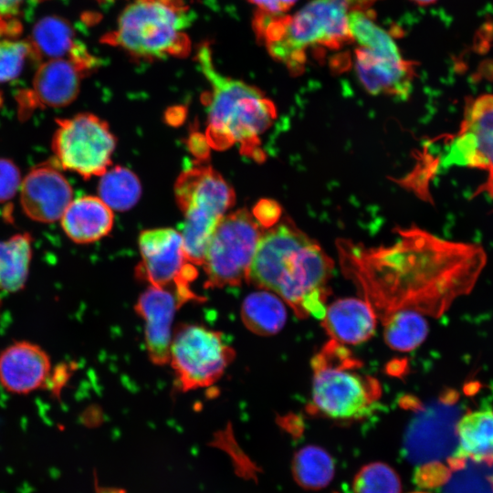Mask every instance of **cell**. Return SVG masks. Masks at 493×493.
Wrapping results in <instances>:
<instances>
[{
  "instance_id": "6da1fadb",
  "label": "cell",
  "mask_w": 493,
  "mask_h": 493,
  "mask_svg": "<svg viewBox=\"0 0 493 493\" xmlns=\"http://www.w3.org/2000/svg\"><path fill=\"white\" fill-rule=\"evenodd\" d=\"M342 273L383 322L401 310L439 318L476 286L487 254L477 244L440 238L420 227L386 246L337 241Z\"/></svg>"
},
{
  "instance_id": "7a4b0ae2",
  "label": "cell",
  "mask_w": 493,
  "mask_h": 493,
  "mask_svg": "<svg viewBox=\"0 0 493 493\" xmlns=\"http://www.w3.org/2000/svg\"><path fill=\"white\" fill-rule=\"evenodd\" d=\"M333 261L320 246L289 223H282L259 239L248 279L271 291L299 318L321 320Z\"/></svg>"
},
{
  "instance_id": "3957f363",
  "label": "cell",
  "mask_w": 493,
  "mask_h": 493,
  "mask_svg": "<svg viewBox=\"0 0 493 493\" xmlns=\"http://www.w3.org/2000/svg\"><path fill=\"white\" fill-rule=\"evenodd\" d=\"M196 60L210 85L204 96L208 144L217 150L238 144L241 153L263 161L260 136L277 117L274 103L257 88L220 73L208 43L199 46Z\"/></svg>"
},
{
  "instance_id": "277c9868",
  "label": "cell",
  "mask_w": 493,
  "mask_h": 493,
  "mask_svg": "<svg viewBox=\"0 0 493 493\" xmlns=\"http://www.w3.org/2000/svg\"><path fill=\"white\" fill-rule=\"evenodd\" d=\"M346 0H311L292 16L257 11L254 29L273 58L292 73L302 69L310 47L338 49L351 42Z\"/></svg>"
},
{
  "instance_id": "5b68a950",
  "label": "cell",
  "mask_w": 493,
  "mask_h": 493,
  "mask_svg": "<svg viewBox=\"0 0 493 493\" xmlns=\"http://www.w3.org/2000/svg\"><path fill=\"white\" fill-rule=\"evenodd\" d=\"M191 22L184 0H133L101 41L138 59L185 58L191 51L186 32Z\"/></svg>"
},
{
  "instance_id": "8992f818",
  "label": "cell",
  "mask_w": 493,
  "mask_h": 493,
  "mask_svg": "<svg viewBox=\"0 0 493 493\" xmlns=\"http://www.w3.org/2000/svg\"><path fill=\"white\" fill-rule=\"evenodd\" d=\"M362 362L330 340L313 357L311 411L334 420H359L378 408L379 382L361 372Z\"/></svg>"
},
{
  "instance_id": "52a82bcc",
  "label": "cell",
  "mask_w": 493,
  "mask_h": 493,
  "mask_svg": "<svg viewBox=\"0 0 493 493\" xmlns=\"http://www.w3.org/2000/svg\"><path fill=\"white\" fill-rule=\"evenodd\" d=\"M175 197L184 217L181 235L186 257L203 265L217 224L234 204V191L213 168L197 166L178 177Z\"/></svg>"
},
{
  "instance_id": "ba28073f",
  "label": "cell",
  "mask_w": 493,
  "mask_h": 493,
  "mask_svg": "<svg viewBox=\"0 0 493 493\" xmlns=\"http://www.w3.org/2000/svg\"><path fill=\"white\" fill-rule=\"evenodd\" d=\"M261 231L246 210L225 215L217 224L207 246L203 263L206 288L240 285L248 279Z\"/></svg>"
},
{
  "instance_id": "9c48e42d",
  "label": "cell",
  "mask_w": 493,
  "mask_h": 493,
  "mask_svg": "<svg viewBox=\"0 0 493 493\" xmlns=\"http://www.w3.org/2000/svg\"><path fill=\"white\" fill-rule=\"evenodd\" d=\"M236 356L220 331L184 323L175 329L170 348L171 366L183 392L208 387L224 374Z\"/></svg>"
},
{
  "instance_id": "30bf717a",
  "label": "cell",
  "mask_w": 493,
  "mask_h": 493,
  "mask_svg": "<svg viewBox=\"0 0 493 493\" xmlns=\"http://www.w3.org/2000/svg\"><path fill=\"white\" fill-rule=\"evenodd\" d=\"M57 123L52 150L58 164L85 179L102 175L116 145L108 124L90 113L58 120Z\"/></svg>"
},
{
  "instance_id": "8fae6325",
  "label": "cell",
  "mask_w": 493,
  "mask_h": 493,
  "mask_svg": "<svg viewBox=\"0 0 493 493\" xmlns=\"http://www.w3.org/2000/svg\"><path fill=\"white\" fill-rule=\"evenodd\" d=\"M139 247L142 260L136 275L140 279L173 290L183 305L204 300L191 289L197 271L186 257L180 233L173 228L145 230L139 236Z\"/></svg>"
},
{
  "instance_id": "7c38bea8",
  "label": "cell",
  "mask_w": 493,
  "mask_h": 493,
  "mask_svg": "<svg viewBox=\"0 0 493 493\" xmlns=\"http://www.w3.org/2000/svg\"><path fill=\"white\" fill-rule=\"evenodd\" d=\"M443 165H461L487 173L477 194L493 200V94H483L467 103L460 130L454 137Z\"/></svg>"
},
{
  "instance_id": "4fadbf2b",
  "label": "cell",
  "mask_w": 493,
  "mask_h": 493,
  "mask_svg": "<svg viewBox=\"0 0 493 493\" xmlns=\"http://www.w3.org/2000/svg\"><path fill=\"white\" fill-rule=\"evenodd\" d=\"M99 65L98 58H54L39 64L31 88L17 93L19 114L28 116L37 109L63 107L78 96L81 80Z\"/></svg>"
},
{
  "instance_id": "5bb4252c",
  "label": "cell",
  "mask_w": 493,
  "mask_h": 493,
  "mask_svg": "<svg viewBox=\"0 0 493 493\" xmlns=\"http://www.w3.org/2000/svg\"><path fill=\"white\" fill-rule=\"evenodd\" d=\"M24 212L32 219L50 223L60 219L72 201V188L57 165L33 168L20 185Z\"/></svg>"
},
{
  "instance_id": "9a60e30c",
  "label": "cell",
  "mask_w": 493,
  "mask_h": 493,
  "mask_svg": "<svg viewBox=\"0 0 493 493\" xmlns=\"http://www.w3.org/2000/svg\"><path fill=\"white\" fill-rule=\"evenodd\" d=\"M182 306L169 288L150 286L138 298L135 310L144 320L147 353L155 365H165L170 361L172 325L176 310Z\"/></svg>"
},
{
  "instance_id": "2e32d148",
  "label": "cell",
  "mask_w": 493,
  "mask_h": 493,
  "mask_svg": "<svg viewBox=\"0 0 493 493\" xmlns=\"http://www.w3.org/2000/svg\"><path fill=\"white\" fill-rule=\"evenodd\" d=\"M51 361L38 344L19 341L0 352V384L8 393L27 394L47 382Z\"/></svg>"
},
{
  "instance_id": "e0dca14e",
  "label": "cell",
  "mask_w": 493,
  "mask_h": 493,
  "mask_svg": "<svg viewBox=\"0 0 493 493\" xmlns=\"http://www.w3.org/2000/svg\"><path fill=\"white\" fill-rule=\"evenodd\" d=\"M355 71L363 88L372 95L404 100L413 88L414 63L373 54L362 47L355 50Z\"/></svg>"
},
{
  "instance_id": "ac0fdd59",
  "label": "cell",
  "mask_w": 493,
  "mask_h": 493,
  "mask_svg": "<svg viewBox=\"0 0 493 493\" xmlns=\"http://www.w3.org/2000/svg\"><path fill=\"white\" fill-rule=\"evenodd\" d=\"M377 317L363 299L345 298L326 308L321 324L330 340L355 345L369 340L376 329Z\"/></svg>"
},
{
  "instance_id": "d6986e66",
  "label": "cell",
  "mask_w": 493,
  "mask_h": 493,
  "mask_svg": "<svg viewBox=\"0 0 493 493\" xmlns=\"http://www.w3.org/2000/svg\"><path fill=\"white\" fill-rule=\"evenodd\" d=\"M38 64L54 58L89 59L94 58L86 46L76 38L71 24L59 16L41 18L27 38Z\"/></svg>"
},
{
  "instance_id": "ffe728a7",
  "label": "cell",
  "mask_w": 493,
  "mask_h": 493,
  "mask_svg": "<svg viewBox=\"0 0 493 493\" xmlns=\"http://www.w3.org/2000/svg\"><path fill=\"white\" fill-rule=\"evenodd\" d=\"M457 448L451 466L459 467L469 460L493 465V410H477L465 414L456 425Z\"/></svg>"
},
{
  "instance_id": "44dd1931",
  "label": "cell",
  "mask_w": 493,
  "mask_h": 493,
  "mask_svg": "<svg viewBox=\"0 0 493 493\" xmlns=\"http://www.w3.org/2000/svg\"><path fill=\"white\" fill-rule=\"evenodd\" d=\"M60 219L66 235L79 244L100 240L113 225L112 210L94 196L72 200Z\"/></svg>"
},
{
  "instance_id": "7402d4cb",
  "label": "cell",
  "mask_w": 493,
  "mask_h": 493,
  "mask_svg": "<svg viewBox=\"0 0 493 493\" xmlns=\"http://www.w3.org/2000/svg\"><path fill=\"white\" fill-rule=\"evenodd\" d=\"M285 302L275 293L262 289L246 296L241 306V319L253 333L270 336L285 325Z\"/></svg>"
},
{
  "instance_id": "603a6c76",
  "label": "cell",
  "mask_w": 493,
  "mask_h": 493,
  "mask_svg": "<svg viewBox=\"0 0 493 493\" xmlns=\"http://www.w3.org/2000/svg\"><path fill=\"white\" fill-rule=\"evenodd\" d=\"M31 257L29 235L19 234L0 241V291L16 292L24 288Z\"/></svg>"
},
{
  "instance_id": "cb8c5ba5",
  "label": "cell",
  "mask_w": 493,
  "mask_h": 493,
  "mask_svg": "<svg viewBox=\"0 0 493 493\" xmlns=\"http://www.w3.org/2000/svg\"><path fill=\"white\" fill-rule=\"evenodd\" d=\"M347 23L351 40L360 47L390 58H403L395 41L375 23L367 10L349 11Z\"/></svg>"
},
{
  "instance_id": "d4e9b609",
  "label": "cell",
  "mask_w": 493,
  "mask_h": 493,
  "mask_svg": "<svg viewBox=\"0 0 493 493\" xmlns=\"http://www.w3.org/2000/svg\"><path fill=\"white\" fill-rule=\"evenodd\" d=\"M386 343L393 350L410 351L423 343L428 334L425 315L413 310H401L383 322Z\"/></svg>"
},
{
  "instance_id": "484cf974",
  "label": "cell",
  "mask_w": 493,
  "mask_h": 493,
  "mask_svg": "<svg viewBox=\"0 0 493 493\" xmlns=\"http://www.w3.org/2000/svg\"><path fill=\"white\" fill-rule=\"evenodd\" d=\"M100 199L111 209L123 212L138 202L142 187L138 177L125 167L107 170L99 184Z\"/></svg>"
},
{
  "instance_id": "4316f807",
  "label": "cell",
  "mask_w": 493,
  "mask_h": 493,
  "mask_svg": "<svg viewBox=\"0 0 493 493\" xmlns=\"http://www.w3.org/2000/svg\"><path fill=\"white\" fill-rule=\"evenodd\" d=\"M292 467L296 480L309 489L324 488L334 476L332 458L317 446H307L299 449L294 456Z\"/></svg>"
},
{
  "instance_id": "83f0119b",
  "label": "cell",
  "mask_w": 493,
  "mask_h": 493,
  "mask_svg": "<svg viewBox=\"0 0 493 493\" xmlns=\"http://www.w3.org/2000/svg\"><path fill=\"white\" fill-rule=\"evenodd\" d=\"M398 474L388 465L374 462L363 467L353 481L354 493H401Z\"/></svg>"
},
{
  "instance_id": "f1b7e54d",
  "label": "cell",
  "mask_w": 493,
  "mask_h": 493,
  "mask_svg": "<svg viewBox=\"0 0 493 493\" xmlns=\"http://www.w3.org/2000/svg\"><path fill=\"white\" fill-rule=\"evenodd\" d=\"M29 61L38 64L27 38L0 39V84L16 79Z\"/></svg>"
},
{
  "instance_id": "f546056e",
  "label": "cell",
  "mask_w": 493,
  "mask_h": 493,
  "mask_svg": "<svg viewBox=\"0 0 493 493\" xmlns=\"http://www.w3.org/2000/svg\"><path fill=\"white\" fill-rule=\"evenodd\" d=\"M44 1L47 0H0V36L10 39L19 36L24 19Z\"/></svg>"
},
{
  "instance_id": "4dcf8cb0",
  "label": "cell",
  "mask_w": 493,
  "mask_h": 493,
  "mask_svg": "<svg viewBox=\"0 0 493 493\" xmlns=\"http://www.w3.org/2000/svg\"><path fill=\"white\" fill-rule=\"evenodd\" d=\"M18 168L9 160L0 159V203L10 200L20 188Z\"/></svg>"
},
{
  "instance_id": "1f68e13d",
  "label": "cell",
  "mask_w": 493,
  "mask_h": 493,
  "mask_svg": "<svg viewBox=\"0 0 493 493\" xmlns=\"http://www.w3.org/2000/svg\"><path fill=\"white\" fill-rule=\"evenodd\" d=\"M258 12L268 15H284L298 0H249Z\"/></svg>"
},
{
  "instance_id": "d6a6232c",
  "label": "cell",
  "mask_w": 493,
  "mask_h": 493,
  "mask_svg": "<svg viewBox=\"0 0 493 493\" xmlns=\"http://www.w3.org/2000/svg\"><path fill=\"white\" fill-rule=\"evenodd\" d=\"M278 215V205L270 201H262L255 208V217L262 225H272L276 222Z\"/></svg>"
},
{
  "instance_id": "836d02e7",
  "label": "cell",
  "mask_w": 493,
  "mask_h": 493,
  "mask_svg": "<svg viewBox=\"0 0 493 493\" xmlns=\"http://www.w3.org/2000/svg\"><path fill=\"white\" fill-rule=\"evenodd\" d=\"M379 0H346L349 10H367Z\"/></svg>"
},
{
  "instance_id": "e575fe53",
  "label": "cell",
  "mask_w": 493,
  "mask_h": 493,
  "mask_svg": "<svg viewBox=\"0 0 493 493\" xmlns=\"http://www.w3.org/2000/svg\"><path fill=\"white\" fill-rule=\"evenodd\" d=\"M420 5H426L435 3L437 0H411Z\"/></svg>"
},
{
  "instance_id": "d590c367",
  "label": "cell",
  "mask_w": 493,
  "mask_h": 493,
  "mask_svg": "<svg viewBox=\"0 0 493 493\" xmlns=\"http://www.w3.org/2000/svg\"><path fill=\"white\" fill-rule=\"evenodd\" d=\"M95 1H97L100 4H111V3L115 2V1H118V0H95Z\"/></svg>"
},
{
  "instance_id": "8d00e7d4",
  "label": "cell",
  "mask_w": 493,
  "mask_h": 493,
  "mask_svg": "<svg viewBox=\"0 0 493 493\" xmlns=\"http://www.w3.org/2000/svg\"><path fill=\"white\" fill-rule=\"evenodd\" d=\"M413 493H426V492L417 491V492H413Z\"/></svg>"
},
{
  "instance_id": "74e56055",
  "label": "cell",
  "mask_w": 493,
  "mask_h": 493,
  "mask_svg": "<svg viewBox=\"0 0 493 493\" xmlns=\"http://www.w3.org/2000/svg\"><path fill=\"white\" fill-rule=\"evenodd\" d=\"M491 483H492V486H493V476L491 477Z\"/></svg>"
}]
</instances>
